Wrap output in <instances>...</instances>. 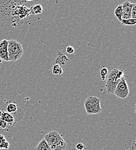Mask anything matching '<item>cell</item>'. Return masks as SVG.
I'll return each mask as SVG.
<instances>
[{"label": "cell", "mask_w": 136, "mask_h": 150, "mask_svg": "<svg viewBox=\"0 0 136 150\" xmlns=\"http://www.w3.org/2000/svg\"><path fill=\"white\" fill-rule=\"evenodd\" d=\"M22 45L15 40H8V56L9 61H16L23 54Z\"/></svg>", "instance_id": "cell-1"}, {"label": "cell", "mask_w": 136, "mask_h": 150, "mask_svg": "<svg viewBox=\"0 0 136 150\" xmlns=\"http://www.w3.org/2000/svg\"><path fill=\"white\" fill-rule=\"evenodd\" d=\"M85 109L89 115L97 114L101 112L100 99L96 96H89L84 102Z\"/></svg>", "instance_id": "cell-2"}, {"label": "cell", "mask_w": 136, "mask_h": 150, "mask_svg": "<svg viewBox=\"0 0 136 150\" xmlns=\"http://www.w3.org/2000/svg\"><path fill=\"white\" fill-rule=\"evenodd\" d=\"M126 77L124 76L119 82L114 93L117 97L121 99L126 98L129 94V87L126 82Z\"/></svg>", "instance_id": "cell-3"}, {"label": "cell", "mask_w": 136, "mask_h": 150, "mask_svg": "<svg viewBox=\"0 0 136 150\" xmlns=\"http://www.w3.org/2000/svg\"><path fill=\"white\" fill-rule=\"evenodd\" d=\"M118 71L117 69H113L108 74L105 83L107 93L108 94L114 93L117 84L119 83V81L115 80V76Z\"/></svg>", "instance_id": "cell-4"}, {"label": "cell", "mask_w": 136, "mask_h": 150, "mask_svg": "<svg viewBox=\"0 0 136 150\" xmlns=\"http://www.w3.org/2000/svg\"><path fill=\"white\" fill-rule=\"evenodd\" d=\"M49 147L55 145L58 141L63 139L61 134L56 131H52L45 135L43 139Z\"/></svg>", "instance_id": "cell-5"}, {"label": "cell", "mask_w": 136, "mask_h": 150, "mask_svg": "<svg viewBox=\"0 0 136 150\" xmlns=\"http://www.w3.org/2000/svg\"><path fill=\"white\" fill-rule=\"evenodd\" d=\"M8 40L3 39L0 41V58L4 61H9L8 56Z\"/></svg>", "instance_id": "cell-6"}, {"label": "cell", "mask_w": 136, "mask_h": 150, "mask_svg": "<svg viewBox=\"0 0 136 150\" xmlns=\"http://www.w3.org/2000/svg\"><path fill=\"white\" fill-rule=\"evenodd\" d=\"M0 120L5 121L9 125H12L15 121L14 117L12 114L6 112H2Z\"/></svg>", "instance_id": "cell-7"}, {"label": "cell", "mask_w": 136, "mask_h": 150, "mask_svg": "<svg viewBox=\"0 0 136 150\" xmlns=\"http://www.w3.org/2000/svg\"><path fill=\"white\" fill-rule=\"evenodd\" d=\"M134 4H132L129 1H125L122 4V10H123V14L125 15H130V13L133 6Z\"/></svg>", "instance_id": "cell-8"}, {"label": "cell", "mask_w": 136, "mask_h": 150, "mask_svg": "<svg viewBox=\"0 0 136 150\" xmlns=\"http://www.w3.org/2000/svg\"><path fill=\"white\" fill-rule=\"evenodd\" d=\"M52 150H66L67 148V144L64 140L61 139L55 144L50 147Z\"/></svg>", "instance_id": "cell-9"}, {"label": "cell", "mask_w": 136, "mask_h": 150, "mask_svg": "<svg viewBox=\"0 0 136 150\" xmlns=\"http://www.w3.org/2000/svg\"><path fill=\"white\" fill-rule=\"evenodd\" d=\"M69 61L68 58L64 54L61 53H58V57L56 59L55 62L56 64H61V65H65V64L68 62Z\"/></svg>", "instance_id": "cell-10"}, {"label": "cell", "mask_w": 136, "mask_h": 150, "mask_svg": "<svg viewBox=\"0 0 136 150\" xmlns=\"http://www.w3.org/2000/svg\"><path fill=\"white\" fill-rule=\"evenodd\" d=\"M18 106L15 103H10L6 106V112L12 114V115L18 112Z\"/></svg>", "instance_id": "cell-11"}, {"label": "cell", "mask_w": 136, "mask_h": 150, "mask_svg": "<svg viewBox=\"0 0 136 150\" xmlns=\"http://www.w3.org/2000/svg\"><path fill=\"white\" fill-rule=\"evenodd\" d=\"M34 150H52V149L46 143L45 140L42 139L34 149Z\"/></svg>", "instance_id": "cell-12"}, {"label": "cell", "mask_w": 136, "mask_h": 150, "mask_svg": "<svg viewBox=\"0 0 136 150\" xmlns=\"http://www.w3.org/2000/svg\"><path fill=\"white\" fill-rule=\"evenodd\" d=\"M114 14H115V16L117 17V20L120 22H121L122 18V16H123V10H122V5H118L117 8H115V11H114Z\"/></svg>", "instance_id": "cell-13"}, {"label": "cell", "mask_w": 136, "mask_h": 150, "mask_svg": "<svg viewBox=\"0 0 136 150\" xmlns=\"http://www.w3.org/2000/svg\"><path fill=\"white\" fill-rule=\"evenodd\" d=\"M123 26H131L135 25L136 24V19H130L127 20H122L120 22Z\"/></svg>", "instance_id": "cell-14"}, {"label": "cell", "mask_w": 136, "mask_h": 150, "mask_svg": "<svg viewBox=\"0 0 136 150\" xmlns=\"http://www.w3.org/2000/svg\"><path fill=\"white\" fill-rule=\"evenodd\" d=\"M9 147V144L8 142L6 141L4 136L0 134V149H8Z\"/></svg>", "instance_id": "cell-15"}, {"label": "cell", "mask_w": 136, "mask_h": 150, "mask_svg": "<svg viewBox=\"0 0 136 150\" xmlns=\"http://www.w3.org/2000/svg\"><path fill=\"white\" fill-rule=\"evenodd\" d=\"M31 11H33V13L34 15L41 14L43 11V8L42 6L39 4H37L31 7Z\"/></svg>", "instance_id": "cell-16"}, {"label": "cell", "mask_w": 136, "mask_h": 150, "mask_svg": "<svg viewBox=\"0 0 136 150\" xmlns=\"http://www.w3.org/2000/svg\"><path fill=\"white\" fill-rule=\"evenodd\" d=\"M63 69L60 67L59 65L56 64L53 67L52 73L54 75H61L63 74Z\"/></svg>", "instance_id": "cell-17"}, {"label": "cell", "mask_w": 136, "mask_h": 150, "mask_svg": "<svg viewBox=\"0 0 136 150\" xmlns=\"http://www.w3.org/2000/svg\"><path fill=\"white\" fill-rule=\"evenodd\" d=\"M108 69L106 67H103L100 70V76L102 80H104L105 79L106 76L108 75Z\"/></svg>", "instance_id": "cell-18"}, {"label": "cell", "mask_w": 136, "mask_h": 150, "mask_svg": "<svg viewBox=\"0 0 136 150\" xmlns=\"http://www.w3.org/2000/svg\"><path fill=\"white\" fill-rule=\"evenodd\" d=\"M130 16L132 19H136V4H134L133 5L130 13Z\"/></svg>", "instance_id": "cell-19"}, {"label": "cell", "mask_w": 136, "mask_h": 150, "mask_svg": "<svg viewBox=\"0 0 136 150\" xmlns=\"http://www.w3.org/2000/svg\"><path fill=\"white\" fill-rule=\"evenodd\" d=\"M75 50H74V49L73 46H68L66 48V52L69 54H72L74 53Z\"/></svg>", "instance_id": "cell-20"}, {"label": "cell", "mask_w": 136, "mask_h": 150, "mask_svg": "<svg viewBox=\"0 0 136 150\" xmlns=\"http://www.w3.org/2000/svg\"><path fill=\"white\" fill-rule=\"evenodd\" d=\"M8 125V124L5 121L0 120V128L2 129H5V128H6Z\"/></svg>", "instance_id": "cell-21"}, {"label": "cell", "mask_w": 136, "mask_h": 150, "mask_svg": "<svg viewBox=\"0 0 136 150\" xmlns=\"http://www.w3.org/2000/svg\"><path fill=\"white\" fill-rule=\"evenodd\" d=\"M76 149L78 150H83L85 149V146L80 143H79L76 145Z\"/></svg>", "instance_id": "cell-22"}, {"label": "cell", "mask_w": 136, "mask_h": 150, "mask_svg": "<svg viewBox=\"0 0 136 150\" xmlns=\"http://www.w3.org/2000/svg\"><path fill=\"white\" fill-rule=\"evenodd\" d=\"M2 112H1V111L0 110V118H1V115H2Z\"/></svg>", "instance_id": "cell-23"}]
</instances>
